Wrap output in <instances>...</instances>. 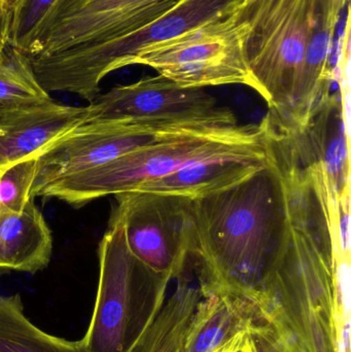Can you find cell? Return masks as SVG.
Here are the masks:
<instances>
[{
  "label": "cell",
  "mask_w": 351,
  "mask_h": 352,
  "mask_svg": "<svg viewBox=\"0 0 351 352\" xmlns=\"http://www.w3.org/2000/svg\"><path fill=\"white\" fill-rule=\"evenodd\" d=\"M324 0H247V56L271 123L290 129Z\"/></svg>",
  "instance_id": "obj_4"
},
{
  "label": "cell",
  "mask_w": 351,
  "mask_h": 352,
  "mask_svg": "<svg viewBox=\"0 0 351 352\" xmlns=\"http://www.w3.org/2000/svg\"><path fill=\"white\" fill-rule=\"evenodd\" d=\"M245 338H247V337H245ZM245 339H243V340H245ZM243 340H241V341H243ZM241 341H240V342H241ZM240 342L237 343V344H239V343H240ZM237 344H235V345H234V346H236V345H237ZM234 346H233V347H234ZM233 347H231V349H233ZM230 349H228V351H225V352H228L229 351H230Z\"/></svg>",
  "instance_id": "obj_25"
},
{
  "label": "cell",
  "mask_w": 351,
  "mask_h": 352,
  "mask_svg": "<svg viewBox=\"0 0 351 352\" xmlns=\"http://www.w3.org/2000/svg\"><path fill=\"white\" fill-rule=\"evenodd\" d=\"M251 334V333H249ZM228 352H251V346H249V335L245 339V340L241 341L239 344H237L236 346L231 349Z\"/></svg>",
  "instance_id": "obj_24"
},
{
  "label": "cell",
  "mask_w": 351,
  "mask_h": 352,
  "mask_svg": "<svg viewBox=\"0 0 351 352\" xmlns=\"http://www.w3.org/2000/svg\"><path fill=\"white\" fill-rule=\"evenodd\" d=\"M59 0H28L19 21L10 47L30 57L37 39L49 24Z\"/></svg>",
  "instance_id": "obj_20"
},
{
  "label": "cell",
  "mask_w": 351,
  "mask_h": 352,
  "mask_svg": "<svg viewBox=\"0 0 351 352\" xmlns=\"http://www.w3.org/2000/svg\"><path fill=\"white\" fill-rule=\"evenodd\" d=\"M267 161L268 146L265 153L223 157L196 163L148 182L135 190L200 198L240 184L261 169Z\"/></svg>",
  "instance_id": "obj_15"
},
{
  "label": "cell",
  "mask_w": 351,
  "mask_h": 352,
  "mask_svg": "<svg viewBox=\"0 0 351 352\" xmlns=\"http://www.w3.org/2000/svg\"><path fill=\"white\" fill-rule=\"evenodd\" d=\"M181 352H225L259 324L255 304L242 296L202 293Z\"/></svg>",
  "instance_id": "obj_14"
},
{
  "label": "cell",
  "mask_w": 351,
  "mask_h": 352,
  "mask_svg": "<svg viewBox=\"0 0 351 352\" xmlns=\"http://www.w3.org/2000/svg\"><path fill=\"white\" fill-rule=\"evenodd\" d=\"M113 217L122 221L132 254L152 272L179 277L194 263L193 199L152 192L115 196Z\"/></svg>",
  "instance_id": "obj_7"
},
{
  "label": "cell",
  "mask_w": 351,
  "mask_h": 352,
  "mask_svg": "<svg viewBox=\"0 0 351 352\" xmlns=\"http://www.w3.org/2000/svg\"><path fill=\"white\" fill-rule=\"evenodd\" d=\"M94 312L82 344L87 352H128L163 277L128 248L123 223L111 215L98 245ZM172 278V277H171Z\"/></svg>",
  "instance_id": "obj_5"
},
{
  "label": "cell",
  "mask_w": 351,
  "mask_h": 352,
  "mask_svg": "<svg viewBox=\"0 0 351 352\" xmlns=\"http://www.w3.org/2000/svg\"><path fill=\"white\" fill-rule=\"evenodd\" d=\"M37 157L20 161L0 173V209L20 212L31 200Z\"/></svg>",
  "instance_id": "obj_19"
},
{
  "label": "cell",
  "mask_w": 351,
  "mask_h": 352,
  "mask_svg": "<svg viewBox=\"0 0 351 352\" xmlns=\"http://www.w3.org/2000/svg\"><path fill=\"white\" fill-rule=\"evenodd\" d=\"M0 352H87L82 340L43 332L30 322L19 294L0 296Z\"/></svg>",
  "instance_id": "obj_17"
},
{
  "label": "cell",
  "mask_w": 351,
  "mask_h": 352,
  "mask_svg": "<svg viewBox=\"0 0 351 352\" xmlns=\"http://www.w3.org/2000/svg\"><path fill=\"white\" fill-rule=\"evenodd\" d=\"M91 121L163 122L210 127L238 125L230 109L204 89L183 88L164 76L144 78L99 94L89 103Z\"/></svg>",
  "instance_id": "obj_8"
},
{
  "label": "cell",
  "mask_w": 351,
  "mask_h": 352,
  "mask_svg": "<svg viewBox=\"0 0 351 352\" xmlns=\"http://www.w3.org/2000/svg\"><path fill=\"white\" fill-rule=\"evenodd\" d=\"M1 171H2V170H0V173H1Z\"/></svg>",
  "instance_id": "obj_26"
},
{
  "label": "cell",
  "mask_w": 351,
  "mask_h": 352,
  "mask_svg": "<svg viewBox=\"0 0 351 352\" xmlns=\"http://www.w3.org/2000/svg\"><path fill=\"white\" fill-rule=\"evenodd\" d=\"M26 54L10 47L0 59V107H16L51 100Z\"/></svg>",
  "instance_id": "obj_18"
},
{
  "label": "cell",
  "mask_w": 351,
  "mask_h": 352,
  "mask_svg": "<svg viewBox=\"0 0 351 352\" xmlns=\"http://www.w3.org/2000/svg\"><path fill=\"white\" fill-rule=\"evenodd\" d=\"M28 0H0V16L10 27V43Z\"/></svg>",
  "instance_id": "obj_22"
},
{
  "label": "cell",
  "mask_w": 351,
  "mask_h": 352,
  "mask_svg": "<svg viewBox=\"0 0 351 352\" xmlns=\"http://www.w3.org/2000/svg\"><path fill=\"white\" fill-rule=\"evenodd\" d=\"M267 152L265 119L259 125L185 130L132 151L106 164L56 178L31 190L72 207L133 192L152 180L212 159Z\"/></svg>",
  "instance_id": "obj_2"
},
{
  "label": "cell",
  "mask_w": 351,
  "mask_h": 352,
  "mask_svg": "<svg viewBox=\"0 0 351 352\" xmlns=\"http://www.w3.org/2000/svg\"><path fill=\"white\" fill-rule=\"evenodd\" d=\"M172 281L170 276L163 277L128 352L183 351L188 328L203 294L192 267L174 279V289L168 293Z\"/></svg>",
  "instance_id": "obj_13"
},
{
  "label": "cell",
  "mask_w": 351,
  "mask_h": 352,
  "mask_svg": "<svg viewBox=\"0 0 351 352\" xmlns=\"http://www.w3.org/2000/svg\"><path fill=\"white\" fill-rule=\"evenodd\" d=\"M199 128L210 127L130 120L86 122L37 157L32 188L56 178L106 164L171 134Z\"/></svg>",
  "instance_id": "obj_9"
},
{
  "label": "cell",
  "mask_w": 351,
  "mask_h": 352,
  "mask_svg": "<svg viewBox=\"0 0 351 352\" xmlns=\"http://www.w3.org/2000/svg\"><path fill=\"white\" fill-rule=\"evenodd\" d=\"M251 352H284L276 344L268 329L259 324L249 334Z\"/></svg>",
  "instance_id": "obj_21"
},
{
  "label": "cell",
  "mask_w": 351,
  "mask_h": 352,
  "mask_svg": "<svg viewBox=\"0 0 351 352\" xmlns=\"http://www.w3.org/2000/svg\"><path fill=\"white\" fill-rule=\"evenodd\" d=\"M268 161L240 184L193 199L194 267L202 293L249 299L261 285L284 231L282 173L268 146Z\"/></svg>",
  "instance_id": "obj_1"
},
{
  "label": "cell",
  "mask_w": 351,
  "mask_h": 352,
  "mask_svg": "<svg viewBox=\"0 0 351 352\" xmlns=\"http://www.w3.org/2000/svg\"><path fill=\"white\" fill-rule=\"evenodd\" d=\"M245 1H247V0H245Z\"/></svg>",
  "instance_id": "obj_27"
},
{
  "label": "cell",
  "mask_w": 351,
  "mask_h": 352,
  "mask_svg": "<svg viewBox=\"0 0 351 352\" xmlns=\"http://www.w3.org/2000/svg\"><path fill=\"white\" fill-rule=\"evenodd\" d=\"M179 0H63L30 58L86 43H101L138 30L168 12Z\"/></svg>",
  "instance_id": "obj_10"
},
{
  "label": "cell",
  "mask_w": 351,
  "mask_h": 352,
  "mask_svg": "<svg viewBox=\"0 0 351 352\" xmlns=\"http://www.w3.org/2000/svg\"><path fill=\"white\" fill-rule=\"evenodd\" d=\"M245 1L179 0L160 18L123 36L31 58L33 70L47 92L70 93L91 103L111 72L135 65L142 54L161 43L233 14Z\"/></svg>",
  "instance_id": "obj_3"
},
{
  "label": "cell",
  "mask_w": 351,
  "mask_h": 352,
  "mask_svg": "<svg viewBox=\"0 0 351 352\" xmlns=\"http://www.w3.org/2000/svg\"><path fill=\"white\" fill-rule=\"evenodd\" d=\"M243 6L148 50L136 64L154 68L183 88L242 85L257 91L247 56L249 24Z\"/></svg>",
  "instance_id": "obj_6"
},
{
  "label": "cell",
  "mask_w": 351,
  "mask_h": 352,
  "mask_svg": "<svg viewBox=\"0 0 351 352\" xmlns=\"http://www.w3.org/2000/svg\"><path fill=\"white\" fill-rule=\"evenodd\" d=\"M52 254L51 229L33 199L20 212L0 209V271L34 274L47 268Z\"/></svg>",
  "instance_id": "obj_16"
},
{
  "label": "cell",
  "mask_w": 351,
  "mask_h": 352,
  "mask_svg": "<svg viewBox=\"0 0 351 352\" xmlns=\"http://www.w3.org/2000/svg\"><path fill=\"white\" fill-rule=\"evenodd\" d=\"M88 107L45 102L0 107V170L38 157L47 146L86 123Z\"/></svg>",
  "instance_id": "obj_11"
},
{
  "label": "cell",
  "mask_w": 351,
  "mask_h": 352,
  "mask_svg": "<svg viewBox=\"0 0 351 352\" xmlns=\"http://www.w3.org/2000/svg\"><path fill=\"white\" fill-rule=\"evenodd\" d=\"M346 115L344 95L330 92L300 131L286 132L301 161L323 166L330 186L339 198L350 192Z\"/></svg>",
  "instance_id": "obj_12"
},
{
  "label": "cell",
  "mask_w": 351,
  "mask_h": 352,
  "mask_svg": "<svg viewBox=\"0 0 351 352\" xmlns=\"http://www.w3.org/2000/svg\"><path fill=\"white\" fill-rule=\"evenodd\" d=\"M10 47V31L8 23L0 16V59L5 55V52Z\"/></svg>",
  "instance_id": "obj_23"
}]
</instances>
